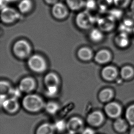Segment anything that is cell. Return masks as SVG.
Instances as JSON below:
<instances>
[{"instance_id": "cell-2", "label": "cell", "mask_w": 134, "mask_h": 134, "mask_svg": "<svg viewBox=\"0 0 134 134\" xmlns=\"http://www.w3.org/2000/svg\"><path fill=\"white\" fill-rule=\"evenodd\" d=\"M95 21V18L92 16L90 12L86 10L80 12L76 15L75 22L76 25L80 29H87L92 26Z\"/></svg>"}, {"instance_id": "cell-16", "label": "cell", "mask_w": 134, "mask_h": 134, "mask_svg": "<svg viewBox=\"0 0 134 134\" xmlns=\"http://www.w3.org/2000/svg\"><path fill=\"white\" fill-rule=\"evenodd\" d=\"M103 78L107 81H112L116 78L118 72L116 68L112 66H108L103 68L102 71Z\"/></svg>"}, {"instance_id": "cell-3", "label": "cell", "mask_w": 134, "mask_h": 134, "mask_svg": "<svg viewBox=\"0 0 134 134\" xmlns=\"http://www.w3.org/2000/svg\"><path fill=\"white\" fill-rule=\"evenodd\" d=\"M20 18V13L13 7H6L1 9V19L5 24H13Z\"/></svg>"}, {"instance_id": "cell-6", "label": "cell", "mask_w": 134, "mask_h": 134, "mask_svg": "<svg viewBox=\"0 0 134 134\" xmlns=\"http://www.w3.org/2000/svg\"><path fill=\"white\" fill-rule=\"evenodd\" d=\"M28 65L32 71L37 72H43L47 68L45 60L42 56L38 54L34 55L29 58Z\"/></svg>"}, {"instance_id": "cell-24", "label": "cell", "mask_w": 134, "mask_h": 134, "mask_svg": "<svg viewBox=\"0 0 134 134\" xmlns=\"http://www.w3.org/2000/svg\"><path fill=\"white\" fill-rule=\"evenodd\" d=\"M44 108L47 113L51 115H54L57 112L59 107L56 103L50 102L44 105Z\"/></svg>"}, {"instance_id": "cell-25", "label": "cell", "mask_w": 134, "mask_h": 134, "mask_svg": "<svg viewBox=\"0 0 134 134\" xmlns=\"http://www.w3.org/2000/svg\"><path fill=\"white\" fill-rule=\"evenodd\" d=\"M116 43L120 47H125L129 44V40L127 35L125 34L119 35L116 38Z\"/></svg>"}, {"instance_id": "cell-37", "label": "cell", "mask_w": 134, "mask_h": 134, "mask_svg": "<svg viewBox=\"0 0 134 134\" xmlns=\"http://www.w3.org/2000/svg\"><path fill=\"white\" fill-rule=\"evenodd\" d=\"M0 5L1 9H3L4 8L7 7V4L8 3L6 0H0Z\"/></svg>"}, {"instance_id": "cell-42", "label": "cell", "mask_w": 134, "mask_h": 134, "mask_svg": "<svg viewBox=\"0 0 134 134\" xmlns=\"http://www.w3.org/2000/svg\"></svg>"}, {"instance_id": "cell-12", "label": "cell", "mask_w": 134, "mask_h": 134, "mask_svg": "<svg viewBox=\"0 0 134 134\" xmlns=\"http://www.w3.org/2000/svg\"><path fill=\"white\" fill-rule=\"evenodd\" d=\"M35 87V82L33 78L26 77L22 79L19 84V89L24 92H29Z\"/></svg>"}, {"instance_id": "cell-28", "label": "cell", "mask_w": 134, "mask_h": 134, "mask_svg": "<svg viewBox=\"0 0 134 134\" xmlns=\"http://www.w3.org/2000/svg\"><path fill=\"white\" fill-rule=\"evenodd\" d=\"M56 132H63L65 130H67V122L63 120H59L54 124Z\"/></svg>"}, {"instance_id": "cell-30", "label": "cell", "mask_w": 134, "mask_h": 134, "mask_svg": "<svg viewBox=\"0 0 134 134\" xmlns=\"http://www.w3.org/2000/svg\"><path fill=\"white\" fill-rule=\"evenodd\" d=\"M85 7L86 8V10L90 12L95 10L98 7L97 2L95 0H87L85 1Z\"/></svg>"}, {"instance_id": "cell-11", "label": "cell", "mask_w": 134, "mask_h": 134, "mask_svg": "<svg viewBox=\"0 0 134 134\" xmlns=\"http://www.w3.org/2000/svg\"><path fill=\"white\" fill-rule=\"evenodd\" d=\"M4 109L7 112L13 114L16 112L19 109V104L17 99L11 98H7L2 104Z\"/></svg>"}, {"instance_id": "cell-21", "label": "cell", "mask_w": 134, "mask_h": 134, "mask_svg": "<svg viewBox=\"0 0 134 134\" xmlns=\"http://www.w3.org/2000/svg\"><path fill=\"white\" fill-rule=\"evenodd\" d=\"M97 5L101 12H105L114 3V0H98Z\"/></svg>"}, {"instance_id": "cell-29", "label": "cell", "mask_w": 134, "mask_h": 134, "mask_svg": "<svg viewBox=\"0 0 134 134\" xmlns=\"http://www.w3.org/2000/svg\"><path fill=\"white\" fill-rule=\"evenodd\" d=\"M12 88L10 84L7 82L2 81L0 83V92L1 93V95H5L9 94Z\"/></svg>"}, {"instance_id": "cell-35", "label": "cell", "mask_w": 134, "mask_h": 134, "mask_svg": "<svg viewBox=\"0 0 134 134\" xmlns=\"http://www.w3.org/2000/svg\"><path fill=\"white\" fill-rule=\"evenodd\" d=\"M80 134H96V132L92 127H86L83 129Z\"/></svg>"}, {"instance_id": "cell-22", "label": "cell", "mask_w": 134, "mask_h": 134, "mask_svg": "<svg viewBox=\"0 0 134 134\" xmlns=\"http://www.w3.org/2000/svg\"><path fill=\"white\" fill-rule=\"evenodd\" d=\"M113 96V92L110 89H104L101 91L99 94V98L101 101H109Z\"/></svg>"}, {"instance_id": "cell-15", "label": "cell", "mask_w": 134, "mask_h": 134, "mask_svg": "<svg viewBox=\"0 0 134 134\" xmlns=\"http://www.w3.org/2000/svg\"><path fill=\"white\" fill-rule=\"evenodd\" d=\"M128 124L129 123L127 121H125L122 118H118L114 122L113 127L116 132L122 134L126 132L128 128Z\"/></svg>"}, {"instance_id": "cell-32", "label": "cell", "mask_w": 134, "mask_h": 134, "mask_svg": "<svg viewBox=\"0 0 134 134\" xmlns=\"http://www.w3.org/2000/svg\"><path fill=\"white\" fill-rule=\"evenodd\" d=\"M120 8L117 7L115 9H113L109 11V15L113 16L115 19L116 18H120L122 15V12Z\"/></svg>"}, {"instance_id": "cell-31", "label": "cell", "mask_w": 134, "mask_h": 134, "mask_svg": "<svg viewBox=\"0 0 134 134\" xmlns=\"http://www.w3.org/2000/svg\"><path fill=\"white\" fill-rule=\"evenodd\" d=\"M131 0H114V3L119 8H125L129 5Z\"/></svg>"}, {"instance_id": "cell-39", "label": "cell", "mask_w": 134, "mask_h": 134, "mask_svg": "<svg viewBox=\"0 0 134 134\" xmlns=\"http://www.w3.org/2000/svg\"><path fill=\"white\" fill-rule=\"evenodd\" d=\"M8 3H13L18 1V0H6Z\"/></svg>"}, {"instance_id": "cell-40", "label": "cell", "mask_w": 134, "mask_h": 134, "mask_svg": "<svg viewBox=\"0 0 134 134\" xmlns=\"http://www.w3.org/2000/svg\"><path fill=\"white\" fill-rule=\"evenodd\" d=\"M129 134H134V126L131 129V130L130 131Z\"/></svg>"}, {"instance_id": "cell-20", "label": "cell", "mask_w": 134, "mask_h": 134, "mask_svg": "<svg viewBox=\"0 0 134 134\" xmlns=\"http://www.w3.org/2000/svg\"><path fill=\"white\" fill-rule=\"evenodd\" d=\"M78 56L82 60L87 61L92 58V53L90 49L84 47L80 49L78 51Z\"/></svg>"}, {"instance_id": "cell-41", "label": "cell", "mask_w": 134, "mask_h": 134, "mask_svg": "<svg viewBox=\"0 0 134 134\" xmlns=\"http://www.w3.org/2000/svg\"><path fill=\"white\" fill-rule=\"evenodd\" d=\"M72 134V133H71L68 132H67V133H66V134Z\"/></svg>"}, {"instance_id": "cell-14", "label": "cell", "mask_w": 134, "mask_h": 134, "mask_svg": "<svg viewBox=\"0 0 134 134\" xmlns=\"http://www.w3.org/2000/svg\"><path fill=\"white\" fill-rule=\"evenodd\" d=\"M33 6L32 0H21L18 5V11L23 14H27L32 10Z\"/></svg>"}, {"instance_id": "cell-1", "label": "cell", "mask_w": 134, "mask_h": 134, "mask_svg": "<svg viewBox=\"0 0 134 134\" xmlns=\"http://www.w3.org/2000/svg\"><path fill=\"white\" fill-rule=\"evenodd\" d=\"M23 105L24 109L30 112H37L44 106V102L40 96L29 94L23 99Z\"/></svg>"}, {"instance_id": "cell-17", "label": "cell", "mask_w": 134, "mask_h": 134, "mask_svg": "<svg viewBox=\"0 0 134 134\" xmlns=\"http://www.w3.org/2000/svg\"><path fill=\"white\" fill-rule=\"evenodd\" d=\"M66 5L72 11H78L85 7V1L84 0H66Z\"/></svg>"}, {"instance_id": "cell-8", "label": "cell", "mask_w": 134, "mask_h": 134, "mask_svg": "<svg viewBox=\"0 0 134 134\" xmlns=\"http://www.w3.org/2000/svg\"><path fill=\"white\" fill-rule=\"evenodd\" d=\"M104 121L103 114L99 111H93L87 116V122L90 127L97 128L101 126Z\"/></svg>"}, {"instance_id": "cell-5", "label": "cell", "mask_w": 134, "mask_h": 134, "mask_svg": "<svg viewBox=\"0 0 134 134\" xmlns=\"http://www.w3.org/2000/svg\"><path fill=\"white\" fill-rule=\"evenodd\" d=\"M69 10L66 4L59 2L52 5L51 13L52 16L56 19L63 20L68 16Z\"/></svg>"}, {"instance_id": "cell-26", "label": "cell", "mask_w": 134, "mask_h": 134, "mask_svg": "<svg viewBox=\"0 0 134 134\" xmlns=\"http://www.w3.org/2000/svg\"><path fill=\"white\" fill-rule=\"evenodd\" d=\"M134 71L132 67L126 66L123 67L121 71V76L125 79H128L131 78L133 76Z\"/></svg>"}, {"instance_id": "cell-18", "label": "cell", "mask_w": 134, "mask_h": 134, "mask_svg": "<svg viewBox=\"0 0 134 134\" xmlns=\"http://www.w3.org/2000/svg\"><path fill=\"white\" fill-rule=\"evenodd\" d=\"M111 54L109 51L102 49L97 53L95 59L98 63L104 64L109 62Z\"/></svg>"}, {"instance_id": "cell-10", "label": "cell", "mask_w": 134, "mask_h": 134, "mask_svg": "<svg viewBox=\"0 0 134 134\" xmlns=\"http://www.w3.org/2000/svg\"><path fill=\"white\" fill-rule=\"evenodd\" d=\"M114 21L115 19L110 15H109L98 18V25L102 30L109 31L114 27Z\"/></svg>"}, {"instance_id": "cell-19", "label": "cell", "mask_w": 134, "mask_h": 134, "mask_svg": "<svg viewBox=\"0 0 134 134\" xmlns=\"http://www.w3.org/2000/svg\"><path fill=\"white\" fill-rule=\"evenodd\" d=\"M59 82V78L54 73H49L46 75L44 78V83L47 87L51 86L58 87Z\"/></svg>"}, {"instance_id": "cell-38", "label": "cell", "mask_w": 134, "mask_h": 134, "mask_svg": "<svg viewBox=\"0 0 134 134\" xmlns=\"http://www.w3.org/2000/svg\"><path fill=\"white\" fill-rule=\"evenodd\" d=\"M131 12L134 13V0H133L132 2L131 3Z\"/></svg>"}, {"instance_id": "cell-36", "label": "cell", "mask_w": 134, "mask_h": 134, "mask_svg": "<svg viewBox=\"0 0 134 134\" xmlns=\"http://www.w3.org/2000/svg\"><path fill=\"white\" fill-rule=\"evenodd\" d=\"M45 3L49 5H54L55 4L59 2V0H44Z\"/></svg>"}, {"instance_id": "cell-7", "label": "cell", "mask_w": 134, "mask_h": 134, "mask_svg": "<svg viewBox=\"0 0 134 134\" xmlns=\"http://www.w3.org/2000/svg\"><path fill=\"white\" fill-rule=\"evenodd\" d=\"M85 128L84 122L78 117L71 118L67 122V131L73 134H80Z\"/></svg>"}, {"instance_id": "cell-33", "label": "cell", "mask_w": 134, "mask_h": 134, "mask_svg": "<svg viewBox=\"0 0 134 134\" xmlns=\"http://www.w3.org/2000/svg\"><path fill=\"white\" fill-rule=\"evenodd\" d=\"M58 91V87L57 86H51L47 87L46 94L47 96L49 97H52L55 95Z\"/></svg>"}, {"instance_id": "cell-34", "label": "cell", "mask_w": 134, "mask_h": 134, "mask_svg": "<svg viewBox=\"0 0 134 134\" xmlns=\"http://www.w3.org/2000/svg\"><path fill=\"white\" fill-rule=\"evenodd\" d=\"M19 88H16V89H12L11 92L9 94L11 95L12 98H15L17 99V98H19L21 95V92Z\"/></svg>"}, {"instance_id": "cell-23", "label": "cell", "mask_w": 134, "mask_h": 134, "mask_svg": "<svg viewBox=\"0 0 134 134\" xmlns=\"http://www.w3.org/2000/svg\"><path fill=\"white\" fill-rule=\"evenodd\" d=\"M125 118L130 125L134 126V104L127 108L125 112Z\"/></svg>"}, {"instance_id": "cell-4", "label": "cell", "mask_w": 134, "mask_h": 134, "mask_svg": "<svg viewBox=\"0 0 134 134\" xmlns=\"http://www.w3.org/2000/svg\"><path fill=\"white\" fill-rule=\"evenodd\" d=\"M31 50L30 45L28 42L24 40L17 41L13 47L14 54L21 59L27 57L31 52Z\"/></svg>"}, {"instance_id": "cell-13", "label": "cell", "mask_w": 134, "mask_h": 134, "mask_svg": "<svg viewBox=\"0 0 134 134\" xmlns=\"http://www.w3.org/2000/svg\"><path fill=\"white\" fill-rule=\"evenodd\" d=\"M56 132L54 124L44 123L37 127L35 134H55Z\"/></svg>"}, {"instance_id": "cell-9", "label": "cell", "mask_w": 134, "mask_h": 134, "mask_svg": "<svg viewBox=\"0 0 134 134\" xmlns=\"http://www.w3.org/2000/svg\"><path fill=\"white\" fill-rule=\"evenodd\" d=\"M106 114L109 118L117 119L121 114V108L118 103L111 102L106 105L105 107Z\"/></svg>"}, {"instance_id": "cell-27", "label": "cell", "mask_w": 134, "mask_h": 134, "mask_svg": "<svg viewBox=\"0 0 134 134\" xmlns=\"http://www.w3.org/2000/svg\"><path fill=\"white\" fill-rule=\"evenodd\" d=\"M90 37L92 40L94 42H99L103 39V35L101 31L98 29L92 30L90 34Z\"/></svg>"}]
</instances>
